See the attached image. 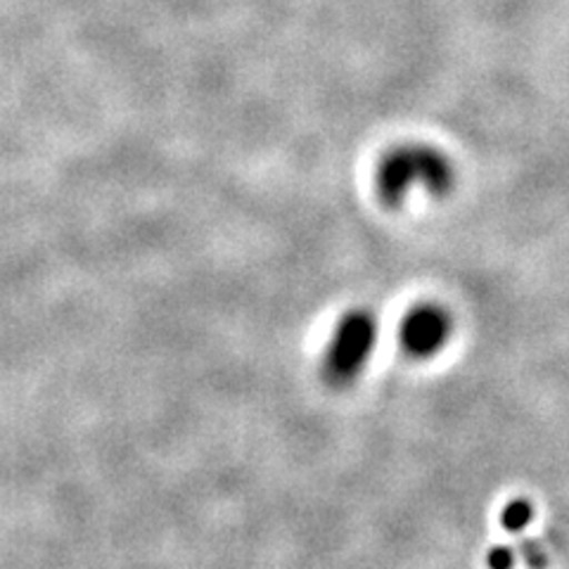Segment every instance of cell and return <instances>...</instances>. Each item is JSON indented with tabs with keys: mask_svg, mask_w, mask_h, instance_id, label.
I'll return each mask as SVG.
<instances>
[{
	"mask_svg": "<svg viewBox=\"0 0 569 569\" xmlns=\"http://www.w3.org/2000/svg\"><path fill=\"white\" fill-rule=\"evenodd\" d=\"M525 558L531 569H541L546 565V556L541 553V548L537 543H525Z\"/></svg>",
	"mask_w": 569,
	"mask_h": 569,
	"instance_id": "8992f818",
	"label": "cell"
},
{
	"mask_svg": "<svg viewBox=\"0 0 569 569\" xmlns=\"http://www.w3.org/2000/svg\"><path fill=\"white\" fill-rule=\"evenodd\" d=\"M489 569H512L515 567V550L508 546H496L487 556Z\"/></svg>",
	"mask_w": 569,
	"mask_h": 569,
	"instance_id": "5b68a950",
	"label": "cell"
},
{
	"mask_svg": "<svg viewBox=\"0 0 569 569\" xmlns=\"http://www.w3.org/2000/svg\"><path fill=\"white\" fill-rule=\"evenodd\" d=\"M378 323L368 311H349L337 323L323 359V378L330 387H349L361 376L372 347H376Z\"/></svg>",
	"mask_w": 569,
	"mask_h": 569,
	"instance_id": "7a4b0ae2",
	"label": "cell"
},
{
	"mask_svg": "<svg viewBox=\"0 0 569 569\" xmlns=\"http://www.w3.org/2000/svg\"><path fill=\"white\" fill-rule=\"evenodd\" d=\"M376 186L380 200L387 207H397L416 186L432 194H443L453 186V169L449 159L435 148L403 146L382 159Z\"/></svg>",
	"mask_w": 569,
	"mask_h": 569,
	"instance_id": "6da1fadb",
	"label": "cell"
},
{
	"mask_svg": "<svg viewBox=\"0 0 569 569\" xmlns=\"http://www.w3.org/2000/svg\"><path fill=\"white\" fill-rule=\"evenodd\" d=\"M451 316L437 305H420L406 313L401 323V347L416 359H427L447 345L451 335Z\"/></svg>",
	"mask_w": 569,
	"mask_h": 569,
	"instance_id": "3957f363",
	"label": "cell"
},
{
	"mask_svg": "<svg viewBox=\"0 0 569 569\" xmlns=\"http://www.w3.org/2000/svg\"><path fill=\"white\" fill-rule=\"evenodd\" d=\"M533 520V508L525 498H518V501H510L503 512H501V525L510 531V533H520L525 531Z\"/></svg>",
	"mask_w": 569,
	"mask_h": 569,
	"instance_id": "277c9868",
	"label": "cell"
}]
</instances>
